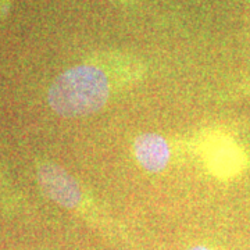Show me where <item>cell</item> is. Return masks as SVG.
<instances>
[{
	"label": "cell",
	"instance_id": "cell-2",
	"mask_svg": "<svg viewBox=\"0 0 250 250\" xmlns=\"http://www.w3.org/2000/svg\"><path fill=\"white\" fill-rule=\"evenodd\" d=\"M205 163L215 178L232 179L249 166L246 150L228 135H217L206 143Z\"/></svg>",
	"mask_w": 250,
	"mask_h": 250
},
{
	"label": "cell",
	"instance_id": "cell-6",
	"mask_svg": "<svg viewBox=\"0 0 250 250\" xmlns=\"http://www.w3.org/2000/svg\"><path fill=\"white\" fill-rule=\"evenodd\" d=\"M245 92H246V93H250V85H249V88H248V89H245Z\"/></svg>",
	"mask_w": 250,
	"mask_h": 250
},
{
	"label": "cell",
	"instance_id": "cell-4",
	"mask_svg": "<svg viewBox=\"0 0 250 250\" xmlns=\"http://www.w3.org/2000/svg\"><path fill=\"white\" fill-rule=\"evenodd\" d=\"M134 153L141 167L149 172H160L170 163L168 142L157 134L139 135L134 142Z\"/></svg>",
	"mask_w": 250,
	"mask_h": 250
},
{
	"label": "cell",
	"instance_id": "cell-7",
	"mask_svg": "<svg viewBox=\"0 0 250 250\" xmlns=\"http://www.w3.org/2000/svg\"><path fill=\"white\" fill-rule=\"evenodd\" d=\"M0 4H1V0H0Z\"/></svg>",
	"mask_w": 250,
	"mask_h": 250
},
{
	"label": "cell",
	"instance_id": "cell-3",
	"mask_svg": "<svg viewBox=\"0 0 250 250\" xmlns=\"http://www.w3.org/2000/svg\"><path fill=\"white\" fill-rule=\"evenodd\" d=\"M38 182L45 195L65 208L80 207L83 193L78 181L54 163H43L38 167Z\"/></svg>",
	"mask_w": 250,
	"mask_h": 250
},
{
	"label": "cell",
	"instance_id": "cell-5",
	"mask_svg": "<svg viewBox=\"0 0 250 250\" xmlns=\"http://www.w3.org/2000/svg\"><path fill=\"white\" fill-rule=\"evenodd\" d=\"M188 250H213V249H210L208 246H205V245H196V246H192L190 249H188Z\"/></svg>",
	"mask_w": 250,
	"mask_h": 250
},
{
	"label": "cell",
	"instance_id": "cell-1",
	"mask_svg": "<svg viewBox=\"0 0 250 250\" xmlns=\"http://www.w3.org/2000/svg\"><path fill=\"white\" fill-rule=\"evenodd\" d=\"M113 93L110 74L99 64L85 62L60 74L49 88L47 102L56 114L77 118L98 113Z\"/></svg>",
	"mask_w": 250,
	"mask_h": 250
}]
</instances>
